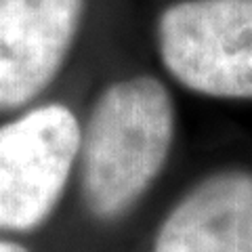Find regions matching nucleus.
I'll return each instance as SVG.
<instances>
[{"label": "nucleus", "mask_w": 252, "mask_h": 252, "mask_svg": "<svg viewBox=\"0 0 252 252\" xmlns=\"http://www.w3.org/2000/svg\"><path fill=\"white\" fill-rule=\"evenodd\" d=\"M80 124L61 103L0 126V227L34 229L57 206L80 154Z\"/></svg>", "instance_id": "7ed1b4c3"}, {"label": "nucleus", "mask_w": 252, "mask_h": 252, "mask_svg": "<svg viewBox=\"0 0 252 252\" xmlns=\"http://www.w3.org/2000/svg\"><path fill=\"white\" fill-rule=\"evenodd\" d=\"M0 252H28V250L13 242H0Z\"/></svg>", "instance_id": "423d86ee"}, {"label": "nucleus", "mask_w": 252, "mask_h": 252, "mask_svg": "<svg viewBox=\"0 0 252 252\" xmlns=\"http://www.w3.org/2000/svg\"><path fill=\"white\" fill-rule=\"evenodd\" d=\"M154 252H252V172L200 181L162 223Z\"/></svg>", "instance_id": "39448f33"}, {"label": "nucleus", "mask_w": 252, "mask_h": 252, "mask_svg": "<svg viewBox=\"0 0 252 252\" xmlns=\"http://www.w3.org/2000/svg\"><path fill=\"white\" fill-rule=\"evenodd\" d=\"M164 67L185 89L252 101V0H181L158 21Z\"/></svg>", "instance_id": "f03ea898"}, {"label": "nucleus", "mask_w": 252, "mask_h": 252, "mask_svg": "<svg viewBox=\"0 0 252 252\" xmlns=\"http://www.w3.org/2000/svg\"><path fill=\"white\" fill-rule=\"evenodd\" d=\"M175 139V105L154 76L114 82L80 139L82 198L97 219L128 212L160 175Z\"/></svg>", "instance_id": "f257e3e1"}, {"label": "nucleus", "mask_w": 252, "mask_h": 252, "mask_svg": "<svg viewBox=\"0 0 252 252\" xmlns=\"http://www.w3.org/2000/svg\"><path fill=\"white\" fill-rule=\"evenodd\" d=\"M86 0H0V112L49 86L82 23Z\"/></svg>", "instance_id": "20e7f679"}]
</instances>
